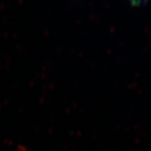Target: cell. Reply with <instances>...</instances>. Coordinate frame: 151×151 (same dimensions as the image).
Here are the masks:
<instances>
[{"label":"cell","mask_w":151,"mask_h":151,"mask_svg":"<svg viewBox=\"0 0 151 151\" xmlns=\"http://www.w3.org/2000/svg\"><path fill=\"white\" fill-rule=\"evenodd\" d=\"M129 2H130L132 5H135V6H140L142 4H145V2H147V0H128Z\"/></svg>","instance_id":"1"}]
</instances>
